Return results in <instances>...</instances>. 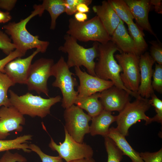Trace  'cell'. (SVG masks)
<instances>
[{
  "instance_id": "1f68e13d",
  "label": "cell",
  "mask_w": 162,
  "mask_h": 162,
  "mask_svg": "<svg viewBox=\"0 0 162 162\" xmlns=\"http://www.w3.org/2000/svg\"><path fill=\"white\" fill-rule=\"evenodd\" d=\"M16 49V46L8 35L0 30V49L8 55Z\"/></svg>"
},
{
  "instance_id": "e0dca14e",
  "label": "cell",
  "mask_w": 162,
  "mask_h": 162,
  "mask_svg": "<svg viewBox=\"0 0 162 162\" xmlns=\"http://www.w3.org/2000/svg\"><path fill=\"white\" fill-rule=\"evenodd\" d=\"M129 7L136 24L143 30L147 31L158 40L148 20L151 7L149 0H124Z\"/></svg>"
},
{
  "instance_id": "ac0fdd59",
  "label": "cell",
  "mask_w": 162,
  "mask_h": 162,
  "mask_svg": "<svg viewBox=\"0 0 162 162\" xmlns=\"http://www.w3.org/2000/svg\"><path fill=\"white\" fill-rule=\"evenodd\" d=\"M92 9L108 34L111 36L121 20L108 1H103L101 5H94Z\"/></svg>"
},
{
  "instance_id": "d6986e66",
  "label": "cell",
  "mask_w": 162,
  "mask_h": 162,
  "mask_svg": "<svg viewBox=\"0 0 162 162\" xmlns=\"http://www.w3.org/2000/svg\"><path fill=\"white\" fill-rule=\"evenodd\" d=\"M111 41L116 45L121 53H132L139 56L141 55L122 20L111 36Z\"/></svg>"
},
{
  "instance_id": "2e32d148",
  "label": "cell",
  "mask_w": 162,
  "mask_h": 162,
  "mask_svg": "<svg viewBox=\"0 0 162 162\" xmlns=\"http://www.w3.org/2000/svg\"><path fill=\"white\" fill-rule=\"evenodd\" d=\"M155 62L148 52L140 56V81L137 93L143 98L148 99L154 93L152 85V78L154 71L152 66Z\"/></svg>"
},
{
  "instance_id": "7c38bea8",
  "label": "cell",
  "mask_w": 162,
  "mask_h": 162,
  "mask_svg": "<svg viewBox=\"0 0 162 162\" xmlns=\"http://www.w3.org/2000/svg\"><path fill=\"white\" fill-rule=\"evenodd\" d=\"M74 69L80 83L77 88V98H85L96 93H100L114 86L112 81L91 75L82 71L80 67H75Z\"/></svg>"
},
{
  "instance_id": "d6a6232c",
  "label": "cell",
  "mask_w": 162,
  "mask_h": 162,
  "mask_svg": "<svg viewBox=\"0 0 162 162\" xmlns=\"http://www.w3.org/2000/svg\"><path fill=\"white\" fill-rule=\"evenodd\" d=\"M158 41L152 40L149 42L151 45L149 54L155 62L162 65V44Z\"/></svg>"
},
{
  "instance_id": "8992f818",
  "label": "cell",
  "mask_w": 162,
  "mask_h": 162,
  "mask_svg": "<svg viewBox=\"0 0 162 162\" xmlns=\"http://www.w3.org/2000/svg\"><path fill=\"white\" fill-rule=\"evenodd\" d=\"M52 76L55 80L52 84L53 87L59 88L62 95V107L67 108L74 104L78 92L74 87L78 85L74 74L70 71L64 58L61 56L54 64L52 68Z\"/></svg>"
},
{
  "instance_id": "9c48e42d",
  "label": "cell",
  "mask_w": 162,
  "mask_h": 162,
  "mask_svg": "<svg viewBox=\"0 0 162 162\" xmlns=\"http://www.w3.org/2000/svg\"><path fill=\"white\" fill-rule=\"evenodd\" d=\"M64 117V129L75 140L82 143L85 135L90 133L89 122L92 118L74 104L65 109Z\"/></svg>"
},
{
  "instance_id": "4316f807",
  "label": "cell",
  "mask_w": 162,
  "mask_h": 162,
  "mask_svg": "<svg viewBox=\"0 0 162 162\" xmlns=\"http://www.w3.org/2000/svg\"><path fill=\"white\" fill-rule=\"evenodd\" d=\"M15 84L6 74L0 71V107L12 106L7 93L9 88Z\"/></svg>"
},
{
  "instance_id": "ba28073f",
  "label": "cell",
  "mask_w": 162,
  "mask_h": 162,
  "mask_svg": "<svg viewBox=\"0 0 162 162\" xmlns=\"http://www.w3.org/2000/svg\"><path fill=\"white\" fill-rule=\"evenodd\" d=\"M54 64L52 59L41 58L30 66L26 84L29 91H34L49 96L47 81L52 76V68Z\"/></svg>"
},
{
  "instance_id": "836d02e7",
  "label": "cell",
  "mask_w": 162,
  "mask_h": 162,
  "mask_svg": "<svg viewBox=\"0 0 162 162\" xmlns=\"http://www.w3.org/2000/svg\"><path fill=\"white\" fill-rule=\"evenodd\" d=\"M65 7V12L69 15H71L77 12L76 7L81 3H84L88 6L92 1V0H64Z\"/></svg>"
},
{
  "instance_id": "cb8c5ba5",
  "label": "cell",
  "mask_w": 162,
  "mask_h": 162,
  "mask_svg": "<svg viewBox=\"0 0 162 162\" xmlns=\"http://www.w3.org/2000/svg\"><path fill=\"white\" fill-rule=\"evenodd\" d=\"M41 4L44 10H47L50 15L51 21L50 28L54 30L56 28L58 17L65 12L64 0H44Z\"/></svg>"
},
{
  "instance_id": "5b68a950",
  "label": "cell",
  "mask_w": 162,
  "mask_h": 162,
  "mask_svg": "<svg viewBox=\"0 0 162 162\" xmlns=\"http://www.w3.org/2000/svg\"><path fill=\"white\" fill-rule=\"evenodd\" d=\"M66 34L77 40L83 42L91 41L104 44L111 40V36L97 15L83 22L71 18L68 20Z\"/></svg>"
},
{
  "instance_id": "52a82bcc",
  "label": "cell",
  "mask_w": 162,
  "mask_h": 162,
  "mask_svg": "<svg viewBox=\"0 0 162 162\" xmlns=\"http://www.w3.org/2000/svg\"><path fill=\"white\" fill-rule=\"evenodd\" d=\"M151 106L148 99L141 96L133 102H129L116 116V128L118 132L125 137L129 134V128L137 122L144 120L146 125L151 123V118L145 114Z\"/></svg>"
},
{
  "instance_id": "b9f144b4",
  "label": "cell",
  "mask_w": 162,
  "mask_h": 162,
  "mask_svg": "<svg viewBox=\"0 0 162 162\" xmlns=\"http://www.w3.org/2000/svg\"><path fill=\"white\" fill-rule=\"evenodd\" d=\"M77 12L86 13L89 12V8L88 6L84 3H81L79 4L76 7Z\"/></svg>"
},
{
  "instance_id": "7402d4cb",
  "label": "cell",
  "mask_w": 162,
  "mask_h": 162,
  "mask_svg": "<svg viewBox=\"0 0 162 162\" xmlns=\"http://www.w3.org/2000/svg\"><path fill=\"white\" fill-rule=\"evenodd\" d=\"M100 95V93L98 92L85 98H77L74 104L85 110L88 114L92 118L99 114L104 110L99 100Z\"/></svg>"
},
{
  "instance_id": "9a60e30c",
  "label": "cell",
  "mask_w": 162,
  "mask_h": 162,
  "mask_svg": "<svg viewBox=\"0 0 162 162\" xmlns=\"http://www.w3.org/2000/svg\"><path fill=\"white\" fill-rule=\"evenodd\" d=\"M40 52L36 50L26 58H17L10 61L4 67L5 73L15 84H26L32 61Z\"/></svg>"
},
{
  "instance_id": "603a6c76",
  "label": "cell",
  "mask_w": 162,
  "mask_h": 162,
  "mask_svg": "<svg viewBox=\"0 0 162 162\" xmlns=\"http://www.w3.org/2000/svg\"><path fill=\"white\" fill-rule=\"evenodd\" d=\"M32 136L30 134H25L12 140H0V152L21 149L25 152L30 153L32 151L29 148V145L26 143L32 140Z\"/></svg>"
},
{
  "instance_id": "484cf974",
  "label": "cell",
  "mask_w": 162,
  "mask_h": 162,
  "mask_svg": "<svg viewBox=\"0 0 162 162\" xmlns=\"http://www.w3.org/2000/svg\"><path fill=\"white\" fill-rule=\"evenodd\" d=\"M128 26V33L141 55L148 48V44L144 38L145 34L143 30L134 22Z\"/></svg>"
},
{
  "instance_id": "4dcf8cb0",
  "label": "cell",
  "mask_w": 162,
  "mask_h": 162,
  "mask_svg": "<svg viewBox=\"0 0 162 162\" xmlns=\"http://www.w3.org/2000/svg\"><path fill=\"white\" fill-rule=\"evenodd\" d=\"M32 151L35 152L40 158L42 162H63L62 158L59 155L52 156L44 153L38 146L34 144L29 145Z\"/></svg>"
},
{
  "instance_id": "f1b7e54d",
  "label": "cell",
  "mask_w": 162,
  "mask_h": 162,
  "mask_svg": "<svg viewBox=\"0 0 162 162\" xmlns=\"http://www.w3.org/2000/svg\"><path fill=\"white\" fill-rule=\"evenodd\" d=\"M151 99L149 100L151 105L154 108L156 115L151 118L152 122H156L162 123V100L159 99L154 93L151 96Z\"/></svg>"
},
{
  "instance_id": "4fadbf2b",
  "label": "cell",
  "mask_w": 162,
  "mask_h": 162,
  "mask_svg": "<svg viewBox=\"0 0 162 162\" xmlns=\"http://www.w3.org/2000/svg\"><path fill=\"white\" fill-rule=\"evenodd\" d=\"M25 123L24 115L12 106L0 108V140L5 139L10 132H21Z\"/></svg>"
},
{
  "instance_id": "d590c367",
  "label": "cell",
  "mask_w": 162,
  "mask_h": 162,
  "mask_svg": "<svg viewBox=\"0 0 162 162\" xmlns=\"http://www.w3.org/2000/svg\"><path fill=\"white\" fill-rule=\"evenodd\" d=\"M26 159L17 153H12L7 151L0 158V162H26Z\"/></svg>"
},
{
  "instance_id": "ffe728a7",
  "label": "cell",
  "mask_w": 162,
  "mask_h": 162,
  "mask_svg": "<svg viewBox=\"0 0 162 162\" xmlns=\"http://www.w3.org/2000/svg\"><path fill=\"white\" fill-rule=\"evenodd\" d=\"M116 118L117 116L112 115L111 112L103 110L99 114L92 118L89 133L93 136L100 135L107 136L110 126L116 121Z\"/></svg>"
},
{
  "instance_id": "44dd1931",
  "label": "cell",
  "mask_w": 162,
  "mask_h": 162,
  "mask_svg": "<svg viewBox=\"0 0 162 162\" xmlns=\"http://www.w3.org/2000/svg\"><path fill=\"white\" fill-rule=\"evenodd\" d=\"M107 136L114 141L124 155L128 156L132 162H144L139 153L132 147L126 140L125 137L121 134L116 128L112 127L110 128Z\"/></svg>"
},
{
  "instance_id": "f35d334b",
  "label": "cell",
  "mask_w": 162,
  "mask_h": 162,
  "mask_svg": "<svg viewBox=\"0 0 162 162\" xmlns=\"http://www.w3.org/2000/svg\"><path fill=\"white\" fill-rule=\"evenodd\" d=\"M152 5L154 6V11L159 14L162 13V2L161 0H150Z\"/></svg>"
},
{
  "instance_id": "74e56055",
  "label": "cell",
  "mask_w": 162,
  "mask_h": 162,
  "mask_svg": "<svg viewBox=\"0 0 162 162\" xmlns=\"http://www.w3.org/2000/svg\"><path fill=\"white\" fill-rule=\"evenodd\" d=\"M16 2V0H0V8L10 11L14 8Z\"/></svg>"
},
{
  "instance_id": "f546056e",
  "label": "cell",
  "mask_w": 162,
  "mask_h": 162,
  "mask_svg": "<svg viewBox=\"0 0 162 162\" xmlns=\"http://www.w3.org/2000/svg\"><path fill=\"white\" fill-rule=\"evenodd\" d=\"M152 85L154 90L162 93V65L155 64V69L152 75Z\"/></svg>"
},
{
  "instance_id": "ab89813d",
  "label": "cell",
  "mask_w": 162,
  "mask_h": 162,
  "mask_svg": "<svg viewBox=\"0 0 162 162\" xmlns=\"http://www.w3.org/2000/svg\"><path fill=\"white\" fill-rule=\"evenodd\" d=\"M12 19V17L8 12H4L0 10V23H5Z\"/></svg>"
},
{
  "instance_id": "7a4b0ae2",
  "label": "cell",
  "mask_w": 162,
  "mask_h": 162,
  "mask_svg": "<svg viewBox=\"0 0 162 162\" xmlns=\"http://www.w3.org/2000/svg\"><path fill=\"white\" fill-rule=\"evenodd\" d=\"M98 61L95 62L94 72L96 75L102 79L112 81L114 86L128 92L136 98L140 96L137 93L129 91L124 86L120 77L122 69L115 60L114 54L120 50L116 45L110 41L104 44L99 43Z\"/></svg>"
},
{
  "instance_id": "8d00e7d4",
  "label": "cell",
  "mask_w": 162,
  "mask_h": 162,
  "mask_svg": "<svg viewBox=\"0 0 162 162\" xmlns=\"http://www.w3.org/2000/svg\"><path fill=\"white\" fill-rule=\"evenodd\" d=\"M26 53L18 49H16L4 58L0 60V71L5 73L4 67L10 61L24 56Z\"/></svg>"
},
{
  "instance_id": "60d3db41",
  "label": "cell",
  "mask_w": 162,
  "mask_h": 162,
  "mask_svg": "<svg viewBox=\"0 0 162 162\" xmlns=\"http://www.w3.org/2000/svg\"><path fill=\"white\" fill-rule=\"evenodd\" d=\"M74 18L78 22H83L87 20L88 16L86 13L77 12L75 14Z\"/></svg>"
},
{
  "instance_id": "6da1fadb",
  "label": "cell",
  "mask_w": 162,
  "mask_h": 162,
  "mask_svg": "<svg viewBox=\"0 0 162 162\" xmlns=\"http://www.w3.org/2000/svg\"><path fill=\"white\" fill-rule=\"evenodd\" d=\"M33 8L34 10L26 18L17 22H10L3 26L5 33L10 36L16 49L25 53L28 50L33 48L44 53L50 44L49 41L40 40L38 36L32 34L26 29V25L30 20L37 15L41 16L45 10L42 4H35Z\"/></svg>"
},
{
  "instance_id": "d4e9b609",
  "label": "cell",
  "mask_w": 162,
  "mask_h": 162,
  "mask_svg": "<svg viewBox=\"0 0 162 162\" xmlns=\"http://www.w3.org/2000/svg\"><path fill=\"white\" fill-rule=\"evenodd\" d=\"M120 19L128 25L134 22V17L130 9L124 0L107 1Z\"/></svg>"
},
{
  "instance_id": "5bb4252c",
  "label": "cell",
  "mask_w": 162,
  "mask_h": 162,
  "mask_svg": "<svg viewBox=\"0 0 162 162\" xmlns=\"http://www.w3.org/2000/svg\"><path fill=\"white\" fill-rule=\"evenodd\" d=\"M130 95L125 90L113 86L100 92L99 99L104 110L119 112L130 101Z\"/></svg>"
},
{
  "instance_id": "8fae6325",
  "label": "cell",
  "mask_w": 162,
  "mask_h": 162,
  "mask_svg": "<svg viewBox=\"0 0 162 162\" xmlns=\"http://www.w3.org/2000/svg\"><path fill=\"white\" fill-rule=\"evenodd\" d=\"M114 56L122 69L120 77L124 86L129 91L137 93L140 81V56L124 52Z\"/></svg>"
},
{
  "instance_id": "3957f363",
  "label": "cell",
  "mask_w": 162,
  "mask_h": 162,
  "mask_svg": "<svg viewBox=\"0 0 162 162\" xmlns=\"http://www.w3.org/2000/svg\"><path fill=\"white\" fill-rule=\"evenodd\" d=\"M64 39V44L59 47L58 50L68 54L66 62L69 68L83 66L86 69L88 74L96 76L94 59L98 56L99 43L94 42L92 47L86 48L78 44L76 39L69 35H65Z\"/></svg>"
},
{
  "instance_id": "7bdbcfd3",
  "label": "cell",
  "mask_w": 162,
  "mask_h": 162,
  "mask_svg": "<svg viewBox=\"0 0 162 162\" xmlns=\"http://www.w3.org/2000/svg\"><path fill=\"white\" fill-rule=\"evenodd\" d=\"M70 162H96L92 158H84L72 161Z\"/></svg>"
},
{
  "instance_id": "277c9868",
  "label": "cell",
  "mask_w": 162,
  "mask_h": 162,
  "mask_svg": "<svg viewBox=\"0 0 162 162\" xmlns=\"http://www.w3.org/2000/svg\"><path fill=\"white\" fill-rule=\"evenodd\" d=\"M9 92L11 105L23 115H28L32 118L45 117L50 114L51 107L60 102L62 99L60 95L46 99L29 92L19 96L11 90H9Z\"/></svg>"
},
{
  "instance_id": "83f0119b",
  "label": "cell",
  "mask_w": 162,
  "mask_h": 162,
  "mask_svg": "<svg viewBox=\"0 0 162 162\" xmlns=\"http://www.w3.org/2000/svg\"><path fill=\"white\" fill-rule=\"evenodd\" d=\"M104 137V145L107 154V162H121L124 154L114 141L108 136Z\"/></svg>"
},
{
  "instance_id": "e575fe53",
  "label": "cell",
  "mask_w": 162,
  "mask_h": 162,
  "mask_svg": "<svg viewBox=\"0 0 162 162\" xmlns=\"http://www.w3.org/2000/svg\"><path fill=\"white\" fill-rule=\"evenodd\" d=\"M144 162H162V148L158 151L150 152H148L139 153Z\"/></svg>"
},
{
  "instance_id": "30bf717a",
  "label": "cell",
  "mask_w": 162,
  "mask_h": 162,
  "mask_svg": "<svg viewBox=\"0 0 162 162\" xmlns=\"http://www.w3.org/2000/svg\"><path fill=\"white\" fill-rule=\"evenodd\" d=\"M65 138L62 143L58 145L53 139L49 145V147L53 151H56L59 155L66 162L73 160L92 158L94 151L92 147L83 142L79 143L75 140L64 129Z\"/></svg>"
}]
</instances>
